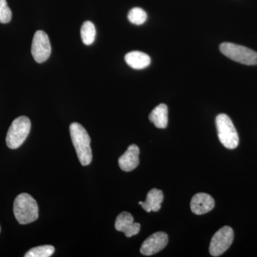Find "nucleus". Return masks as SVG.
Returning a JSON list of instances; mask_svg holds the SVG:
<instances>
[{
    "label": "nucleus",
    "mask_w": 257,
    "mask_h": 257,
    "mask_svg": "<svg viewBox=\"0 0 257 257\" xmlns=\"http://www.w3.org/2000/svg\"><path fill=\"white\" fill-rule=\"evenodd\" d=\"M69 132L79 162L82 166L89 165L92 161V153L91 139L87 130L82 125L74 122L69 126Z\"/></svg>",
    "instance_id": "1"
},
{
    "label": "nucleus",
    "mask_w": 257,
    "mask_h": 257,
    "mask_svg": "<svg viewBox=\"0 0 257 257\" xmlns=\"http://www.w3.org/2000/svg\"><path fill=\"white\" fill-rule=\"evenodd\" d=\"M14 214L20 224H28L38 219L39 208L36 200L27 193L19 194L15 198Z\"/></svg>",
    "instance_id": "2"
},
{
    "label": "nucleus",
    "mask_w": 257,
    "mask_h": 257,
    "mask_svg": "<svg viewBox=\"0 0 257 257\" xmlns=\"http://www.w3.org/2000/svg\"><path fill=\"white\" fill-rule=\"evenodd\" d=\"M31 130V121L25 116H19L10 126L6 137V143L12 150L21 146L28 138Z\"/></svg>",
    "instance_id": "3"
},
{
    "label": "nucleus",
    "mask_w": 257,
    "mask_h": 257,
    "mask_svg": "<svg viewBox=\"0 0 257 257\" xmlns=\"http://www.w3.org/2000/svg\"><path fill=\"white\" fill-rule=\"evenodd\" d=\"M216 125L221 143L229 150L236 148L239 143V135L229 116L225 114L218 115Z\"/></svg>",
    "instance_id": "4"
},
{
    "label": "nucleus",
    "mask_w": 257,
    "mask_h": 257,
    "mask_svg": "<svg viewBox=\"0 0 257 257\" xmlns=\"http://www.w3.org/2000/svg\"><path fill=\"white\" fill-rule=\"evenodd\" d=\"M219 50L230 60L246 65H257V52L247 47L224 42L221 44Z\"/></svg>",
    "instance_id": "5"
},
{
    "label": "nucleus",
    "mask_w": 257,
    "mask_h": 257,
    "mask_svg": "<svg viewBox=\"0 0 257 257\" xmlns=\"http://www.w3.org/2000/svg\"><path fill=\"white\" fill-rule=\"evenodd\" d=\"M234 241V231L230 226L221 228L213 236L209 246L211 256H219L230 247Z\"/></svg>",
    "instance_id": "6"
},
{
    "label": "nucleus",
    "mask_w": 257,
    "mask_h": 257,
    "mask_svg": "<svg viewBox=\"0 0 257 257\" xmlns=\"http://www.w3.org/2000/svg\"><path fill=\"white\" fill-rule=\"evenodd\" d=\"M51 45L48 35L42 30H38L34 35L32 44V55L37 63H43L51 55Z\"/></svg>",
    "instance_id": "7"
},
{
    "label": "nucleus",
    "mask_w": 257,
    "mask_h": 257,
    "mask_svg": "<svg viewBox=\"0 0 257 257\" xmlns=\"http://www.w3.org/2000/svg\"><path fill=\"white\" fill-rule=\"evenodd\" d=\"M168 241V235L164 231H157L144 241L140 252L145 256H152L165 248Z\"/></svg>",
    "instance_id": "8"
},
{
    "label": "nucleus",
    "mask_w": 257,
    "mask_h": 257,
    "mask_svg": "<svg viewBox=\"0 0 257 257\" xmlns=\"http://www.w3.org/2000/svg\"><path fill=\"white\" fill-rule=\"evenodd\" d=\"M114 226L116 231L124 233L126 237H132L138 234L141 228L140 223L134 222L133 215L126 211L121 212L117 216Z\"/></svg>",
    "instance_id": "9"
},
{
    "label": "nucleus",
    "mask_w": 257,
    "mask_h": 257,
    "mask_svg": "<svg viewBox=\"0 0 257 257\" xmlns=\"http://www.w3.org/2000/svg\"><path fill=\"white\" fill-rule=\"evenodd\" d=\"M215 206L214 199L206 193H198L191 200V210L194 214L202 215L212 210Z\"/></svg>",
    "instance_id": "10"
},
{
    "label": "nucleus",
    "mask_w": 257,
    "mask_h": 257,
    "mask_svg": "<svg viewBox=\"0 0 257 257\" xmlns=\"http://www.w3.org/2000/svg\"><path fill=\"white\" fill-rule=\"evenodd\" d=\"M140 149L136 145H132L128 147L124 155L119 158V166L124 172H131L136 169L140 164L139 160Z\"/></svg>",
    "instance_id": "11"
},
{
    "label": "nucleus",
    "mask_w": 257,
    "mask_h": 257,
    "mask_svg": "<svg viewBox=\"0 0 257 257\" xmlns=\"http://www.w3.org/2000/svg\"><path fill=\"white\" fill-rule=\"evenodd\" d=\"M125 62L130 67L135 69H143L147 68L151 63L150 56L144 52L133 51L125 55Z\"/></svg>",
    "instance_id": "12"
},
{
    "label": "nucleus",
    "mask_w": 257,
    "mask_h": 257,
    "mask_svg": "<svg viewBox=\"0 0 257 257\" xmlns=\"http://www.w3.org/2000/svg\"><path fill=\"white\" fill-rule=\"evenodd\" d=\"M164 200V194L162 190L152 189L148 192L146 201L145 202H140L143 209L147 212L150 211H158L161 209V204Z\"/></svg>",
    "instance_id": "13"
},
{
    "label": "nucleus",
    "mask_w": 257,
    "mask_h": 257,
    "mask_svg": "<svg viewBox=\"0 0 257 257\" xmlns=\"http://www.w3.org/2000/svg\"><path fill=\"white\" fill-rule=\"evenodd\" d=\"M150 121L159 128H165L168 124V108L165 104L156 106L149 116Z\"/></svg>",
    "instance_id": "14"
},
{
    "label": "nucleus",
    "mask_w": 257,
    "mask_h": 257,
    "mask_svg": "<svg viewBox=\"0 0 257 257\" xmlns=\"http://www.w3.org/2000/svg\"><path fill=\"white\" fill-rule=\"evenodd\" d=\"M81 37L84 45H92L96 37V29L94 24L89 21L83 24L81 28Z\"/></svg>",
    "instance_id": "15"
},
{
    "label": "nucleus",
    "mask_w": 257,
    "mask_h": 257,
    "mask_svg": "<svg viewBox=\"0 0 257 257\" xmlns=\"http://www.w3.org/2000/svg\"><path fill=\"white\" fill-rule=\"evenodd\" d=\"M55 248L52 245H42L29 250L25 257H50L55 252Z\"/></svg>",
    "instance_id": "16"
},
{
    "label": "nucleus",
    "mask_w": 257,
    "mask_h": 257,
    "mask_svg": "<svg viewBox=\"0 0 257 257\" xmlns=\"http://www.w3.org/2000/svg\"><path fill=\"white\" fill-rule=\"evenodd\" d=\"M147 15L145 10L140 8H135L130 10L128 14V20L134 25H141L146 22Z\"/></svg>",
    "instance_id": "17"
},
{
    "label": "nucleus",
    "mask_w": 257,
    "mask_h": 257,
    "mask_svg": "<svg viewBox=\"0 0 257 257\" xmlns=\"http://www.w3.org/2000/svg\"><path fill=\"white\" fill-rule=\"evenodd\" d=\"M12 20V11L6 0H0V23H9Z\"/></svg>",
    "instance_id": "18"
},
{
    "label": "nucleus",
    "mask_w": 257,
    "mask_h": 257,
    "mask_svg": "<svg viewBox=\"0 0 257 257\" xmlns=\"http://www.w3.org/2000/svg\"><path fill=\"white\" fill-rule=\"evenodd\" d=\"M0 231H1V227H0Z\"/></svg>",
    "instance_id": "19"
}]
</instances>
